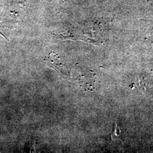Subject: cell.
Masks as SVG:
<instances>
[{
  "label": "cell",
  "instance_id": "cell-1",
  "mask_svg": "<svg viewBox=\"0 0 153 153\" xmlns=\"http://www.w3.org/2000/svg\"><path fill=\"white\" fill-rule=\"evenodd\" d=\"M121 136V131L119 127L116 124V126L115 128V130L113 132L112 134V139L115 140V139H117L118 138Z\"/></svg>",
  "mask_w": 153,
  "mask_h": 153
}]
</instances>
